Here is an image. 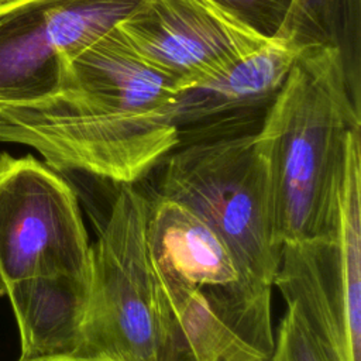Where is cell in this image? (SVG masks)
Wrapping results in <instances>:
<instances>
[{
  "label": "cell",
  "instance_id": "cell-1",
  "mask_svg": "<svg viewBox=\"0 0 361 361\" xmlns=\"http://www.w3.org/2000/svg\"><path fill=\"white\" fill-rule=\"evenodd\" d=\"M179 92L116 25L68 58L52 94L0 104V142L34 148L65 178L135 185L179 145L172 121Z\"/></svg>",
  "mask_w": 361,
  "mask_h": 361
},
{
  "label": "cell",
  "instance_id": "cell-2",
  "mask_svg": "<svg viewBox=\"0 0 361 361\" xmlns=\"http://www.w3.org/2000/svg\"><path fill=\"white\" fill-rule=\"evenodd\" d=\"M148 199L162 361H271L272 286L193 212L159 193Z\"/></svg>",
  "mask_w": 361,
  "mask_h": 361
},
{
  "label": "cell",
  "instance_id": "cell-3",
  "mask_svg": "<svg viewBox=\"0 0 361 361\" xmlns=\"http://www.w3.org/2000/svg\"><path fill=\"white\" fill-rule=\"evenodd\" d=\"M255 137L279 244L329 233L348 152L361 141V107L350 96L337 51L314 47L296 54Z\"/></svg>",
  "mask_w": 361,
  "mask_h": 361
},
{
  "label": "cell",
  "instance_id": "cell-4",
  "mask_svg": "<svg viewBox=\"0 0 361 361\" xmlns=\"http://www.w3.org/2000/svg\"><path fill=\"white\" fill-rule=\"evenodd\" d=\"M255 135L176 147L158 165L157 193L193 212L250 275L274 286L282 245L275 231L271 180Z\"/></svg>",
  "mask_w": 361,
  "mask_h": 361
},
{
  "label": "cell",
  "instance_id": "cell-5",
  "mask_svg": "<svg viewBox=\"0 0 361 361\" xmlns=\"http://www.w3.org/2000/svg\"><path fill=\"white\" fill-rule=\"evenodd\" d=\"M149 199L120 185L90 247L89 299L78 355L162 361L157 288L147 243Z\"/></svg>",
  "mask_w": 361,
  "mask_h": 361
},
{
  "label": "cell",
  "instance_id": "cell-6",
  "mask_svg": "<svg viewBox=\"0 0 361 361\" xmlns=\"http://www.w3.org/2000/svg\"><path fill=\"white\" fill-rule=\"evenodd\" d=\"M274 286L331 361H361V141L347 157L334 226L282 244Z\"/></svg>",
  "mask_w": 361,
  "mask_h": 361
},
{
  "label": "cell",
  "instance_id": "cell-7",
  "mask_svg": "<svg viewBox=\"0 0 361 361\" xmlns=\"http://www.w3.org/2000/svg\"><path fill=\"white\" fill-rule=\"evenodd\" d=\"M75 186L32 155L0 154V296L16 282L90 275Z\"/></svg>",
  "mask_w": 361,
  "mask_h": 361
},
{
  "label": "cell",
  "instance_id": "cell-8",
  "mask_svg": "<svg viewBox=\"0 0 361 361\" xmlns=\"http://www.w3.org/2000/svg\"><path fill=\"white\" fill-rule=\"evenodd\" d=\"M145 0H27L0 14V104L52 94L69 56Z\"/></svg>",
  "mask_w": 361,
  "mask_h": 361
},
{
  "label": "cell",
  "instance_id": "cell-9",
  "mask_svg": "<svg viewBox=\"0 0 361 361\" xmlns=\"http://www.w3.org/2000/svg\"><path fill=\"white\" fill-rule=\"evenodd\" d=\"M117 28L134 52L179 90L227 72L272 39L214 0H145Z\"/></svg>",
  "mask_w": 361,
  "mask_h": 361
},
{
  "label": "cell",
  "instance_id": "cell-10",
  "mask_svg": "<svg viewBox=\"0 0 361 361\" xmlns=\"http://www.w3.org/2000/svg\"><path fill=\"white\" fill-rule=\"evenodd\" d=\"M296 54L283 41L272 38L227 72L180 90L172 106L179 145L257 134Z\"/></svg>",
  "mask_w": 361,
  "mask_h": 361
},
{
  "label": "cell",
  "instance_id": "cell-11",
  "mask_svg": "<svg viewBox=\"0 0 361 361\" xmlns=\"http://www.w3.org/2000/svg\"><path fill=\"white\" fill-rule=\"evenodd\" d=\"M89 283L90 275H49L10 286L4 296L20 333V361L80 353Z\"/></svg>",
  "mask_w": 361,
  "mask_h": 361
},
{
  "label": "cell",
  "instance_id": "cell-12",
  "mask_svg": "<svg viewBox=\"0 0 361 361\" xmlns=\"http://www.w3.org/2000/svg\"><path fill=\"white\" fill-rule=\"evenodd\" d=\"M274 38L296 52L337 51L350 96L361 107V0H290Z\"/></svg>",
  "mask_w": 361,
  "mask_h": 361
},
{
  "label": "cell",
  "instance_id": "cell-13",
  "mask_svg": "<svg viewBox=\"0 0 361 361\" xmlns=\"http://www.w3.org/2000/svg\"><path fill=\"white\" fill-rule=\"evenodd\" d=\"M271 361H331L298 312L288 306L278 331Z\"/></svg>",
  "mask_w": 361,
  "mask_h": 361
},
{
  "label": "cell",
  "instance_id": "cell-14",
  "mask_svg": "<svg viewBox=\"0 0 361 361\" xmlns=\"http://www.w3.org/2000/svg\"><path fill=\"white\" fill-rule=\"evenodd\" d=\"M234 17L267 38H274L290 0H214Z\"/></svg>",
  "mask_w": 361,
  "mask_h": 361
},
{
  "label": "cell",
  "instance_id": "cell-15",
  "mask_svg": "<svg viewBox=\"0 0 361 361\" xmlns=\"http://www.w3.org/2000/svg\"><path fill=\"white\" fill-rule=\"evenodd\" d=\"M20 361V360H18ZM27 361H114L106 357H96V355H56V357H44Z\"/></svg>",
  "mask_w": 361,
  "mask_h": 361
},
{
  "label": "cell",
  "instance_id": "cell-16",
  "mask_svg": "<svg viewBox=\"0 0 361 361\" xmlns=\"http://www.w3.org/2000/svg\"><path fill=\"white\" fill-rule=\"evenodd\" d=\"M24 1H27V0H0V14L7 13L8 10L23 4Z\"/></svg>",
  "mask_w": 361,
  "mask_h": 361
}]
</instances>
